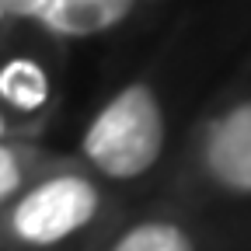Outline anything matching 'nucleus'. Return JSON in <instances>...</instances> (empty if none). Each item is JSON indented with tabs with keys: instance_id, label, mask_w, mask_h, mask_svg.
<instances>
[{
	"instance_id": "nucleus-1",
	"label": "nucleus",
	"mask_w": 251,
	"mask_h": 251,
	"mask_svg": "<svg viewBox=\"0 0 251 251\" xmlns=\"http://www.w3.org/2000/svg\"><path fill=\"white\" fill-rule=\"evenodd\" d=\"M164 150V108L150 84H126L94 112L80 136L84 161L115 181L147 175Z\"/></svg>"
},
{
	"instance_id": "nucleus-2",
	"label": "nucleus",
	"mask_w": 251,
	"mask_h": 251,
	"mask_svg": "<svg viewBox=\"0 0 251 251\" xmlns=\"http://www.w3.org/2000/svg\"><path fill=\"white\" fill-rule=\"evenodd\" d=\"M101 206L98 185L84 175H52L31 185L11 206V237L28 248H52L80 234Z\"/></svg>"
},
{
	"instance_id": "nucleus-3",
	"label": "nucleus",
	"mask_w": 251,
	"mask_h": 251,
	"mask_svg": "<svg viewBox=\"0 0 251 251\" xmlns=\"http://www.w3.org/2000/svg\"><path fill=\"white\" fill-rule=\"evenodd\" d=\"M136 0H0V21L35 25L56 39H94L119 28Z\"/></svg>"
},
{
	"instance_id": "nucleus-4",
	"label": "nucleus",
	"mask_w": 251,
	"mask_h": 251,
	"mask_svg": "<svg viewBox=\"0 0 251 251\" xmlns=\"http://www.w3.org/2000/svg\"><path fill=\"white\" fill-rule=\"evenodd\" d=\"M206 175L237 196H251V101L227 108L202 136Z\"/></svg>"
},
{
	"instance_id": "nucleus-5",
	"label": "nucleus",
	"mask_w": 251,
	"mask_h": 251,
	"mask_svg": "<svg viewBox=\"0 0 251 251\" xmlns=\"http://www.w3.org/2000/svg\"><path fill=\"white\" fill-rule=\"evenodd\" d=\"M49 98V77L35 59H11L0 67V101H7L11 108L31 112L46 105Z\"/></svg>"
},
{
	"instance_id": "nucleus-6",
	"label": "nucleus",
	"mask_w": 251,
	"mask_h": 251,
	"mask_svg": "<svg viewBox=\"0 0 251 251\" xmlns=\"http://www.w3.org/2000/svg\"><path fill=\"white\" fill-rule=\"evenodd\" d=\"M108 251H196V244L188 230L171 220H143L126 230Z\"/></svg>"
},
{
	"instance_id": "nucleus-7",
	"label": "nucleus",
	"mask_w": 251,
	"mask_h": 251,
	"mask_svg": "<svg viewBox=\"0 0 251 251\" xmlns=\"http://www.w3.org/2000/svg\"><path fill=\"white\" fill-rule=\"evenodd\" d=\"M21 181H25V161H21V153L0 140V206L18 196Z\"/></svg>"
},
{
	"instance_id": "nucleus-8",
	"label": "nucleus",
	"mask_w": 251,
	"mask_h": 251,
	"mask_svg": "<svg viewBox=\"0 0 251 251\" xmlns=\"http://www.w3.org/2000/svg\"><path fill=\"white\" fill-rule=\"evenodd\" d=\"M0 140H4V115H0Z\"/></svg>"
}]
</instances>
